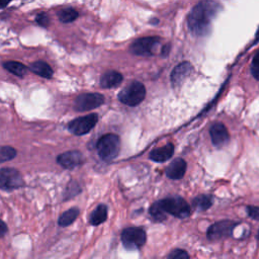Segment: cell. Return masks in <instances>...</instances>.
Returning a JSON list of instances; mask_svg holds the SVG:
<instances>
[{
    "label": "cell",
    "mask_w": 259,
    "mask_h": 259,
    "mask_svg": "<svg viewBox=\"0 0 259 259\" xmlns=\"http://www.w3.org/2000/svg\"><path fill=\"white\" fill-rule=\"evenodd\" d=\"M222 5L214 1H201L196 4L188 15V27L196 36L206 35L210 30L211 21L221 11Z\"/></svg>",
    "instance_id": "cell-1"
},
{
    "label": "cell",
    "mask_w": 259,
    "mask_h": 259,
    "mask_svg": "<svg viewBox=\"0 0 259 259\" xmlns=\"http://www.w3.org/2000/svg\"><path fill=\"white\" fill-rule=\"evenodd\" d=\"M96 150L103 161L109 162L117 157L120 150V140L114 134H106L97 141Z\"/></svg>",
    "instance_id": "cell-2"
},
{
    "label": "cell",
    "mask_w": 259,
    "mask_h": 259,
    "mask_svg": "<svg viewBox=\"0 0 259 259\" xmlns=\"http://www.w3.org/2000/svg\"><path fill=\"white\" fill-rule=\"evenodd\" d=\"M157 202L165 213H170L179 219H185L190 214V206L182 197L172 196Z\"/></svg>",
    "instance_id": "cell-3"
},
{
    "label": "cell",
    "mask_w": 259,
    "mask_h": 259,
    "mask_svg": "<svg viewBox=\"0 0 259 259\" xmlns=\"http://www.w3.org/2000/svg\"><path fill=\"white\" fill-rule=\"evenodd\" d=\"M146 96L145 86L139 81H133L117 95L118 100L127 106H137Z\"/></svg>",
    "instance_id": "cell-4"
},
{
    "label": "cell",
    "mask_w": 259,
    "mask_h": 259,
    "mask_svg": "<svg viewBox=\"0 0 259 259\" xmlns=\"http://www.w3.org/2000/svg\"><path fill=\"white\" fill-rule=\"evenodd\" d=\"M121 242L127 250H135L141 248L146 243V232L142 228L130 227L122 231Z\"/></svg>",
    "instance_id": "cell-5"
},
{
    "label": "cell",
    "mask_w": 259,
    "mask_h": 259,
    "mask_svg": "<svg viewBox=\"0 0 259 259\" xmlns=\"http://www.w3.org/2000/svg\"><path fill=\"white\" fill-rule=\"evenodd\" d=\"M160 44L158 36H146L138 38L131 45V52L137 56H152Z\"/></svg>",
    "instance_id": "cell-6"
},
{
    "label": "cell",
    "mask_w": 259,
    "mask_h": 259,
    "mask_svg": "<svg viewBox=\"0 0 259 259\" xmlns=\"http://www.w3.org/2000/svg\"><path fill=\"white\" fill-rule=\"evenodd\" d=\"M24 185L20 172L13 168L0 169V189L12 190Z\"/></svg>",
    "instance_id": "cell-7"
},
{
    "label": "cell",
    "mask_w": 259,
    "mask_h": 259,
    "mask_svg": "<svg viewBox=\"0 0 259 259\" xmlns=\"http://www.w3.org/2000/svg\"><path fill=\"white\" fill-rule=\"evenodd\" d=\"M97 120H98L97 114L90 113L70 121L68 124V128L72 134L76 136H82L89 133L95 126V124L97 123Z\"/></svg>",
    "instance_id": "cell-8"
},
{
    "label": "cell",
    "mask_w": 259,
    "mask_h": 259,
    "mask_svg": "<svg viewBox=\"0 0 259 259\" xmlns=\"http://www.w3.org/2000/svg\"><path fill=\"white\" fill-rule=\"evenodd\" d=\"M104 102V97L99 93L80 94L74 102V107L78 111H87L99 107Z\"/></svg>",
    "instance_id": "cell-9"
},
{
    "label": "cell",
    "mask_w": 259,
    "mask_h": 259,
    "mask_svg": "<svg viewBox=\"0 0 259 259\" xmlns=\"http://www.w3.org/2000/svg\"><path fill=\"white\" fill-rule=\"evenodd\" d=\"M237 226V223L233 221H221L212 224L207 230V237L210 240H220L227 237H230L233 233L234 228Z\"/></svg>",
    "instance_id": "cell-10"
},
{
    "label": "cell",
    "mask_w": 259,
    "mask_h": 259,
    "mask_svg": "<svg viewBox=\"0 0 259 259\" xmlns=\"http://www.w3.org/2000/svg\"><path fill=\"white\" fill-rule=\"evenodd\" d=\"M193 73V67L189 62H182L178 64L171 73L172 85L177 87L182 84V82Z\"/></svg>",
    "instance_id": "cell-11"
},
{
    "label": "cell",
    "mask_w": 259,
    "mask_h": 259,
    "mask_svg": "<svg viewBox=\"0 0 259 259\" xmlns=\"http://www.w3.org/2000/svg\"><path fill=\"white\" fill-rule=\"evenodd\" d=\"M57 162L66 169H73L83 162V156L79 151H68L60 154Z\"/></svg>",
    "instance_id": "cell-12"
},
{
    "label": "cell",
    "mask_w": 259,
    "mask_h": 259,
    "mask_svg": "<svg viewBox=\"0 0 259 259\" xmlns=\"http://www.w3.org/2000/svg\"><path fill=\"white\" fill-rule=\"evenodd\" d=\"M209 134H210V137H211L212 144L215 147L224 146L229 141L228 130L221 122H217V123L212 124L210 130H209Z\"/></svg>",
    "instance_id": "cell-13"
},
{
    "label": "cell",
    "mask_w": 259,
    "mask_h": 259,
    "mask_svg": "<svg viewBox=\"0 0 259 259\" xmlns=\"http://www.w3.org/2000/svg\"><path fill=\"white\" fill-rule=\"evenodd\" d=\"M186 171V162L181 158L174 159L166 168V175L171 179H180L184 176Z\"/></svg>",
    "instance_id": "cell-14"
},
{
    "label": "cell",
    "mask_w": 259,
    "mask_h": 259,
    "mask_svg": "<svg viewBox=\"0 0 259 259\" xmlns=\"http://www.w3.org/2000/svg\"><path fill=\"white\" fill-rule=\"evenodd\" d=\"M174 153V146L169 143L163 147L154 149L150 153V159L155 162H165L169 160Z\"/></svg>",
    "instance_id": "cell-15"
},
{
    "label": "cell",
    "mask_w": 259,
    "mask_h": 259,
    "mask_svg": "<svg viewBox=\"0 0 259 259\" xmlns=\"http://www.w3.org/2000/svg\"><path fill=\"white\" fill-rule=\"evenodd\" d=\"M122 81V75L116 71H107L100 78L102 88H112L119 85Z\"/></svg>",
    "instance_id": "cell-16"
},
{
    "label": "cell",
    "mask_w": 259,
    "mask_h": 259,
    "mask_svg": "<svg viewBox=\"0 0 259 259\" xmlns=\"http://www.w3.org/2000/svg\"><path fill=\"white\" fill-rule=\"evenodd\" d=\"M29 69L36 75L40 76V77H44V78H51L53 76V69L51 68V66L44 62V61H36V62H33Z\"/></svg>",
    "instance_id": "cell-17"
},
{
    "label": "cell",
    "mask_w": 259,
    "mask_h": 259,
    "mask_svg": "<svg viewBox=\"0 0 259 259\" xmlns=\"http://www.w3.org/2000/svg\"><path fill=\"white\" fill-rule=\"evenodd\" d=\"M107 219V206L105 204H99L90 214L89 222L93 226H98L105 222Z\"/></svg>",
    "instance_id": "cell-18"
},
{
    "label": "cell",
    "mask_w": 259,
    "mask_h": 259,
    "mask_svg": "<svg viewBox=\"0 0 259 259\" xmlns=\"http://www.w3.org/2000/svg\"><path fill=\"white\" fill-rule=\"evenodd\" d=\"M211 204H212L211 196L206 195V194L198 195L192 201V205L194 206V208L199 210V211H203V210L208 209L211 206Z\"/></svg>",
    "instance_id": "cell-19"
},
{
    "label": "cell",
    "mask_w": 259,
    "mask_h": 259,
    "mask_svg": "<svg viewBox=\"0 0 259 259\" xmlns=\"http://www.w3.org/2000/svg\"><path fill=\"white\" fill-rule=\"evenodd\" d=\"M78 215L79 209L77 207H72L61 214V217L59 218V225L61 227H67L71 225L77 219Z\"/></svg>",
    "instance_id": "cell-20"
},
{
    "label": "cell",
    "mask_w": 259,
    "mask_h": 259,
    "mask_svg": "<svg viewBox=\"0 0 259 259\" xmlns=\"http://www.w3.org/2000/svg\"><path fill=\"white\" fill-rule=\"evenodd\" d=\"M4 68L7 70V71H9V72H11L12 74H14V75H16V76H24L25 75V73H26V71H27V68L23 65V64H21V63H19V62H16V61H9V62H5L4 63Z\"/></svg>",
    "instance_id": "cell-21"
},
{
    "label": "cell",
    "mask_w": 259,
    "mask_h": 259,
    "mask_svg": "<svg viewBox=\"0 0 259 259\" xmlns=\"http://www.w3.org/2000/svg\"><path fill=\"white\" fill-rule=\"evenodd\" d=\"M78 15H79L78 11L71 7L64 8L58 12L59 19L64 23H69V22L74 21L78 17Z\"/></svg>",
    "instance_id": "cell-22"
},
{
    "label": "cell",
    "mask_w": 259,
    "mask_h": 259,
    "mask_svg": "<svg viewBox=\"0 0 259 259\" xmlns=\"http://www.w3.org/2000/svg\"><path fill=\"white\" fill-rule=\"evenodd\" d=\"M16 156V150L10 146H3L0 148V163L12 160Z\"/></svg>",
    "instance_id": "cell-23"
},
{
    "label": "cell",
    "mask_w": 259,
    "mask_h": 259,
    "mask_svg": "<svg viewBox=\"0 0 259 259\" xmlns=\"http://www.w3.org/2000/svg\"><path fill=\"white\" fill-rule=\"evenodd\" d=\"M149 212H150L151 217L157 222H162L166 219V213L162 210V208L160 207L158 202H155L151 205V207L149 209Z\"/></svg>",
    "instance_id": "cell-24"
},
{
    "label": "cell",
    "mask_w": 259,
    "mask_h": 259,
    "mask_svg": "<svg viewBox=\"0 0 259 259\" xmlns=\"http://www.w3.org/2000/svg\"><path fill=\"white\" fill-rule=\"evenodd\" d=\"M251 73L253 77L259 81V52H257L253 58V61L251 64Z\"/></svg>",
    "instance_id": "cell-25"
},
{
    "label": "cell",
    "mask_w": 259,
    "mask_h": 259,
    "mask_svg": "<svg viewBox=\"0 0 259 259\" xmlns=\"http://www.w3.org/2000/svg\"><path fill=\"white\" fill-rule=\"evenodd\" d=\"M168 259H189V255L185 250L175 249L169 254Z\"/></svg>",
    "instance_id": "cell-26"
},
{
    "label": "cell",
    "mask_w": 259,
    "mask_h": 259,
    "mask_svg": "<svg viewBox=\"0 0 259 259\" xmlns=\"http://www.w3.org/2000/svg\"><path fill=\"white\" fill-rule=\"evenodd\" d=\"M35 21L37 22V24H39L40 26H44V27H47L50 23V18H49V15L46 13V12H40L36 15L35 17Z\"/></svg>",
    "instance_id": "cell-27"
},
{
    "label": "cell",
    "mask_w": 259,
    "mask_h": 259,
    "mask_svg": "<svg viewBox=\"0 0 259 259\" xmlns=\"http://www.w3.org/2000/svg\"><path fill=\"white\" fill-rule=\"evenodd\" d=\"M247 212H248V215L250 218H252L253 220L259 221V207L258 206L248 205L247 206Z\"/></svg>",
    "instance_id": "cell-28"
},
{
    "label": "cell",
    "mask_w": 259,
    "mask_h": 259,
    "mask_svg": "<svg viewBox=\"0 0 259 259\" xmlns=\"http://www.w3.org/2000/svg\"><path fill=\"white\" fill-rule=\"evenodd\" d=\"M68 189H71V190H70V191H66V194H65V195H66V196H65L66 199H68V198H70V197L76 195L78 192L75 191L74 189H80V188H79V185H78V184H76L75 182H71V184L68 185Z\"/></svg>",
    "instance_id": "cell-29"
},
{
    "label": "cell",
    "mask_w": 259,
    "mask_h": 259,
    "mask_svg": "<svg viewBox=\"0 0 259 259\" xmlns=\"http://www.w3.org/2000/svg\"><path fill=\"white\" fill-rule=\"evenodd\" d=\"M7 233V226L6 224L0 220V238L3 237Z\"/></svg>",
    "instance_id": "cell-30"
},
{
    "label": "cell",
    "mask_w": 259,
    "mask_h": 259,
    "mask_svg": "<svg viewBox=\"0 0 259 259\" xmlns=\"http://www.w3.org/2000/svg\"><path fill=\"white\" fill-rule=\"evenodd\" d=\"M169 51H170V45H168L167 47H166V46H165V47H163V49H162V55H163L164 57L168 56Z\"/></svg>",
    "instance_id": "cell-31"
},
{
    "label": "cell",
    "mask_w": 259,
    "mask_h": 259,
    "mask_svg": "<svg viewBox=\"0 0 259 259\" xmlns=\"http://www.w3.org/2000/svg\"><path fill=\"white\" fill-rule=\"evenodd\" d=\"M8 4L7 1H0V8H4Z\"/></svg>",
    "instance_id": "cell-32"
},
{
    "label": "cell",
    "mask_w": 259,
    "mask_h": 259,
    "mask_svg": "<svg viewBox=\"0 0 259 259\" xmlns=\"http://www.w3.org/2000/svg\"><path fill=\"white\" fill-rule=\"evenodd\" d=\"M257 238L259 239V231H258V234H257Z\"/></svg>",
    "instance_id": "cell-33"
}]
</instances>
